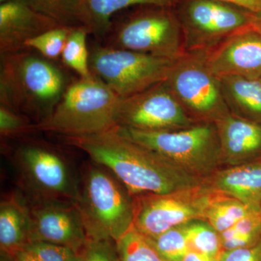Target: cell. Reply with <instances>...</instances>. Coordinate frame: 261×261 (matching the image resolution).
Here are the masks:
<instances>
[{
    "label": "cell",
    "mask_w": 261,
    "mask_h": 261,
    "mask_svg": "<svg viewBox=\"0 0 261 261\" xmlns=\"http://www.w3.org/2000/svg\"><path fill=\"white\" fill-rule=\"evenodd\" d=\"M66 139L112 173L133 197L171 193L205 181L123 137L115 127L96 135Z\"/></svg>",
    "instance_id": "cell-1"
},
{
    "label": "cell",
    "mask_w": 261,
    "mask_h": 261,
    "mask_svg": "<svg viewBox=\"0 0 261 261\" xmlns=\"http://www.w3.org/2000/svg\"><path fill=\"white\" fill-rule=\"evenodd\" d=\"M65 72L30 49L1 56L0 105L32 118H47L70 85Z\"/></svg>",
    "instance_id": "cell-2"
},
{
    "label": "cell",
    "mask_w": 261,
    "mask_h": 261,
    "mask_svg": "<svg viewBox=\"0 0 261 261\" xmlns=\"http://www.w3.org/2000/svg\"><path fill=\"white\" fill-rule=\"evenodd\" d=\"M106 168H88L74 205L89 240L117 243L134 227L135 198Z\"/></svg>",
    "instance_id": "cell-3"
},
{
    "label": "cell",
    "mask_w": 261,
    "mask_h": 261,
    "mask_svg": "<svg viewBox=\"0 0 261 261\" xmlns=\"http://www.w3.org/2000/svg\"><path fill=\"white\" fill-rule=\"evenodd\" d=\"M120 97L92 75L79 78L68 86L63 97L47 118L34 128L54 132L65 137L96 135L116 126Z\"/></svg>",
    "instance_id": "cell-4"
},
{
    "label": "cell",
    "mask_w": 261,
    "mask_h": 261,
    "mask_svg": "<svg viewBox=\"0 0 261 261\" xmlns=\"http://www.w3.org/2000/svg\"><path fill=\"white\" fill-rule=\"evenodd\" d=\"M98 42L171 60L186 53L174 7L141 5L121 16H114L106 35Z\"/></svg>",
    "instance_id": "cell-5"
},
{
    "label": "cell",
    "mask_w": 261,
    "mask_h": 261,
    "mask_svg": "<svg viewBox=\"0 0 261 261\" xmlns=\"http://www.w3.org/2000/svg\"><path fill=\"white\" fill-rule=\"evenodd\" d=\"M136 143L153 151L192 176H210L221 162V147L216 123L200 122L183 129L147 132L115 127Z\"/></svg>",
    "instance_id": "cell-6"
},
{
    "label": "cell",
    "mask_w": 261,
    "mask_h": 261,
    "mask_svg": "<svg viewBox=\"0 0 261 261\" xmlns=\"http://www.w3.org/2000/svg\"><path fill=\"white\" fill-rule=\"evenodd\" d=\"M177 60V59H176ZM176 60L102 45L89 47V68L120 98L164 82Z\"/></svg>",
    "instance_id": "cell-7"
},
{
    "label": "cell",
    "mask_w": 261,
    "mask_h": 261,
    "mask_svg": "<svg viewBox=\"0 0 261 261\" xmlns=\"http://www.w3.org/2000/svg\"><path fill=\"white\" fill-rule=\"evenodd\" d=\"M186 53L211 50L235 33L252 27L255 15L217 0H179L174 7Z\"/></svg>",
    "instance_id": "cell-8"
},
{
    "label": "cell",
    "mask_w": 261,
    "mask_h": 261,
    "mask_svg": "<svg viewBox=\"0 0 261 261\" xmlns=\"http://www.w3.org/2000/svg\"><path fill=\"white\" fill-rule=\"evenodd\" d=\"M166 82L197 121L215 123L230 113L219 79L209 69L203 53H185L178 58Z\"/></svg>",
    "instance_id": "cell-9"
},
{
    "label": "cell",
    "mask_w": 261,
    "mask_h": 261,
    "mask_svg": "<svg viewBox=\"0 0 261 261\" xmlns=\"http://www.w3.org/2000/svg\"><path fill=\"white\" fill-rule=\"evenodd\" d=\"M203 183L164 195L135 197L134 228L147 238L193 221H203L206 208L216 194Z\"/></svg>",
    "instance_id": "cell-10"
},
{
    "label": "cell",
    "mask_w": 261,
    "mask_h": 261,
    "mask_svg": "<svg viewBox=\"0 0 261 261\" xmlns=\"http://www.w3.org/2000/svg\"><path fill=\"white\" fill-rule=\"evenodd\" d=\"M200 122L190 116L166 81L130 97L120 98L116 126L147 132L188 128Z\"/></svg>",
    "instance_id": "cell-11"
},
{
    "label": "cell",
    "mask_w": 261,
    "mask_h": 261,
    "mask_svg": "<svg viewBox=\"0 0 261 261\" xmlns=\"http://www.w3.org/2000/svg\"><path fill=\"white\" fill-rule=\"evenodd\" d=\"M19 168L29 187L43 201L75 204L80 188L66 163L56 151L38 144H29L17 152Z\"/></svg>",
    "instance_id": "cell-12"
},
{
    "label": "cell",
    "mask_w": 261,
    "mask_h": 261,
    "mask_svg": "<svg viewBox=\"0 0 261 261\" xmlns=\"http://www.w3.org/2000/svg\"><path fill=\"white\" fill-rule=\"evenodd\" d=\"M31 213L32 243L56 244L82 253L89 239L80 211L74 204L43 201L32 207Z\"/></svg>",
    "instance_id": "cell-13"
},
{
    "label": "cell",
    "mask_w": 261,
    "mask_h": 261,
    "mask_svg": "<svg viewBox=\"0 0 261 261\" xmlns=\"http://www.w3.org/2000/svg\"><path fill=\"white\" fill-rule=\"evenodd\" d=\"M206 64L218 78H261V34L252 27L226 38L204 53Z\"/></svg>",
    "instance_id": "cell-14"
},
{
    "label": "cell",
    "mask_w": 261,
    "mask_h": 261,
    "mask_svg": "<svg viewBox=\"0 0 261 261\" xmlns=\"http://www.w3.org/2000/svg\"><path fill=\"white\" fill-rule=\"evenodd\" d=\"M51 18L32 8L24 0L0 4V54L25 49V43L59 27Z\"/></svg>",
    "instance_id": "cell-15"
},
{
    "label": "cell",
    "mask_w": 261,
    "mask_h": 261,
    "mask_svg": "<svg viewBox=\"0 0 261 261\" xmlns=\"http://www.w3.org/2000/svg\"><path fill=\"white\" fill-rule=\"evenodd\" d=\"M215 123L219 133L221 162L237 166L261 159V123L231 113Z\"/></svg>",
    "instance_id": "cell-16"
},
{
    "label": "cell",
    "mask_w": 261,
    "mask_h": 261,
    "mask_svg": "<svg viewBox=\"0 0 261 261\" xmlns=\"http://www.w3.org/2000/svg\"><path fill=\"white\" fill-rule=\"evenodd\" d=\"M205 182L214 191L260 208L261 159L216 170Z\"/></svg>",
    "instance_id": "cell-17"
},
{
    "label": "cell",
    "mask_w": 261,
    "mask_h": 261,
    "mask_svg": "<svg viewBox=\"0 0 261 261\" xmlns=\"http://www.w3.org/2000/svg\"><path fill=\"white\" fill-rule=\"evenodd\" d=\"M31 209L16 197L2 201L0 205V247L2 253L12 257L32 243Z\"/></svg>",
    "instance_id": "cell-18"
},
{
    "label": "cell",
    "mask_w": 261,
    "mask_h": 261,
    "mask_svg": "<svg viewBox=\"0 0 261 261\" xmlns=\"http://www.w3.org/2000/svg\"><path fill=\"white\" fill-rule=\"evenodd\" d=\"M228 111L235 116L261 123V78H219Z\"/></svg>",
    "instance_id": "cell-19"
},
{
    "label": "cell",
    "mask_w": 261,
    "mask_h": 261,
    "mask_svg": "<svg viewBox=\"0 0 261 261\" xmlns=\"http://www.w3.org/2000/svg\"><path fill=\"white\" fill-rule=\"evenodd\" d=\"M84 27L89 34L102 40L113 17L120 11L141 5L175 7L179 0H81Z\"/></svg>",
    "instance_id": "cell-20"
},
{
    "label": "cell",
    "mask_w": 261,
    "mask_h": 261,
    "mask_svg": "<svg viewBox=\"0 0 261 261\" xmlns=\"http://www.w3.org/2000/svg\"><path fill=\"white\" fill-rule=\"evenodd\" d=\"M260 211V207L247 205L216 192L206 208L203 221L221 233L232 227L245 216Z\"/></svg>",
    "instance_id": "cell-21"
},
{
    "label": "cell",
    "mask_w": 261,
    "mask_h": 261,
    "mask_svg": "<svg viewBox=\"0 0 261 261\" xmlns=\"http://www.w3.org/2000/svg\"><path fill=\"white\" fill-rule=\"evenodd\" d=\"M89 34L88 29L84 25L73 27L61 55L63 64L73 70L79 78L87 79L93 75L89 68Z\"/></svg>",
    "instance_id": "cell-22"
},
{
    "label": "cell",
    "mask_w": 261,
    "mask_h": 261,
    "mask_svg": "<svg viewBox=\"0 0 261 261\" xmlns=\"http://www.w3.org/2000/svg\"><path fill=\"white\" fill-rule=\"evenodd\" d=\"M39 13L60 25L75 27L84 25L81 0H24Z\"/></svg>",
    "instance_id": "cell-23"
},
{
    "label": "cell",
    "mask_w": 261,
    "mask_h": 261,
    "mask_svg": "<svg viewBox=\"0 0 261 261\" xmlns=\"http://www.w3.org/2000/svg\"><path fill=\"white\" fill-rule=\"evenodd\" d=\"M187 234L190 250L219 260L224 251L221 236L210 224L200 220L191 221L187 224Z\"/></svg>",
    "instance_id": "cell-24"
},
{
    "label": "cell",
    "mask_w": 261,
    "mask_h": 261,
    "mask_svg": "<svg viewBox=\"0 0 261 261\" xmlns=\"http://www.w3.org/2000/svg\"><path fill=\"white\" fill-rule=\"evenodd\" d=\"M116 243L119 261H166L148 239L134 228Z\"/></svg>",
    "instance_id": "cell-25"
},
{
    "label": "cell",
    "mask_w": 261,
    "mask_h": 261,
    "mask_svg": "<svg viewBox=\"0 0 261 261\" xmlns=\"http://www.w3.org/2000/svg\"><path fill=\"white\" fill-rule=\"evenodd\" d=\"M147 239L166 261H181L190 250L187 224L171 228L154 238Z\"/></svg>",
    "instance_id": "cell-26"
},
{
    "label": "cell",
    "mask_w": 261,
    "mask_h": 261,
    "mask_svg": "<svg viewBox=\"0 0 261 261\" xmlns=\"http://www.w3.org/2000/svg\"><path fill=\"white\" fill-rule=\"evenodd\" d=\"M73 27L59 25L25 43V49L37 51L46 59L56 61L61 58L68 34Z\"/></svg>",
    "instance_id": "cell-27"
},
{
    "label": "cell",
    "mask_w": 261,
    "mask_h": 261,
    "mask_svg": "<svg viewBox=\"0 0 261 261\" xmlns=\"http://www.w3.org/2000/svg\"><path fill=\"white\" fill-rule=\"evenodd\" d=\"M25 248L29 249L42 261H81L82 253L73 249L56 244L34 242Z\"/></svg>",
    "instance_id": "cell-28"
},
{
    "label": "cell",
    "mask_w": 261,
    "mask_h": 261,
    "mask_svg": "<svg viewBox=\"0 0 261 261\" xmlns=\"http://www.w3.org/2000/svg\"><path fill=\"white\" fill-rule=\"evenodd\" d=\"M29 118L13 110L0 105V134L2 137H9L21 135L34 128Z\"/></svg>",
    "instance_id": "cell-29"
},
{
    "label": "cell",
    "mask_w": 261,
    "mask_h": 261,
    "mask_svg": "<svg viewBox=\"0 0 261 261\" xmlns=\"http://www.w3.org/2000/svg\"><path fill=\"white\" fill-rule=\"evenodd\" d=\"M81 261H119L116 243L108 240H88Z\"/></svg>",
    "instance_id": "cell-30"
},
{
    "label": "cell",
    "mask_w": 261,
    "mask_h": 261,
    "mask_svg": "<svg viewBox=\"0 0 261 261\" xmlns=\"http://www.w3.org/2000/svg\"><path fill=\"white\" fill-rule=\"evenodd\" d=\"M218 261H261V242L255 246L223 251Z\"/></svg>",
    "instance_id": "cell-31"
},
{
    "label": "cell",
    "mask_w": 261,
    "mask_h": 261,
    "mask_svg": "<svg viewBox=\"0 0 261 261\" xmlns=\"http://www.w3.org/2000/svg\"><path fill=\"white\" fill-rule=\"evenodd\" d=\"M246 10L255 15H261V0H217Z\"/></svg>",
    "instance_id": "cell-32"
},
{
    "label": "cell",
    "mask_w": 261,
    "mask_h": 261,
    "mask_svg": "<svg viewBox=\"0 0 261 261\" xmlns=\"http://www.w3.org/2000/svg\"><path fill=\"white\" fill-rule=\"evenodd\" d=\"M13 258V261H42L27 248H24L17 252Z\"/></svg>",
    "instance_id": "cell-33"
},
{
    "label": "cell",
    "mask_w": 261,
    "mask_h": 261,
    "mask_svg": "<svg viewBox=\"0 0 261 261\" xmlns=\"http://www.w3.org/2000/svg\"><path fill=\"white\" fill-rule=\"evenodd\" d=\"M181 261H218L216 259L213 258L203 254L190 250L185 256L183 257Z\"/></svg>",
    "instance_id": "cell-34"
},
{
    "label": "cell",
    "mask_w": 261,
    "mask_h": 261,
    "mask_svg": "<svg viewBox=\"0 0 261 261\" xmlns=\"http://www.w3.org/2000/svg\"><path fill=\"white\" fill-rule=\"evenodd\" d=\"M252 29L261 34V15H255L252 24Z\"/></svg>",
    "instance_id": "cell-35"
},
{
    "label": "cell",
    "mask_w": 261,
    "mask_h": 261,
    "mask_svg": "<svg viewBox=\"0 0 261 261\" xmlns=\"http://www.w3.org/2000/svg\"><path fill=\"white\" fill-rule=\"evenodd\" d=\"M8 1H9V0H0V4H2V3H6V2Z\"/></svg>",
    "instance_id": "cell-36"
},
{
    "label": "cell",
    "mask_w": 261,
    "mask_h": 261,
    "mask_svg": "<svg viewBox=\"0 0 261 261\" xmlns=\"http://www.w3.org/2000/svg\"><path fill=\"white\" fill-rule=\"evenodd\" d=\"M260 214H261V205H260Z\"/></svg>",
    "instance_id": "cell-37"
}]
</instances>
